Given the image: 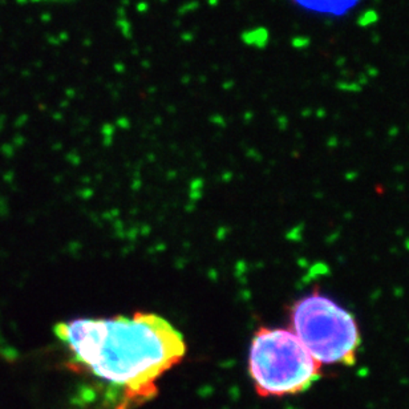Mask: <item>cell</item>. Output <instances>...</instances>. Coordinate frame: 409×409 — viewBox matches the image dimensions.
<instances>
[{"label": "cell", "mask_w": 409, "mask_h": 409, "mask_svg": "<svg viewBox=\"0 0 409 409\" xmlns=\"http://www.w3.org/2000/svg\"><path fill=\"white\" fill-rule=\"evenodd\" d=\"M249 374L262 397L303 394L322 379V365L290 328L262 327L251 340Z\"/></svg>", "instance_id": "3"}, {"label": "cell", "mask_w": 409, "mask_h": 409, "mask_svg": "<svg viewBox=\"0 0 409 409\" xmlns=\"http://www.w3.org/2000/svg\"><path fill=\"white\" fill-rule=\"evenodd\" d=\"M290 330L320 365L356 363L362 347L358 320L331 297L314 290L291 304Z\"/></svg>", "instance_id": "2"}, {"label": "cell", "mask_w": 409, "mask_h": 409, "mask_svg": "<svg viewBox=\"0 0 409 409\" xmlns=\"http://www.w3.org/2000/svg\"><path fill=\"white\" fill-rule=\"evenodd\" d=\"M69 365L120 390L117 409H131L157 394L156 381L186 353L182 333L167 319L132 317L75 319L55 327Z\"/></svg>", "instance_id": "1"}]
</instances>
